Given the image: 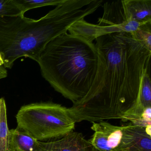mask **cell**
<instances>
[{
	"label": "cell",
	"instance_id": "8fae6325",
	"mask_svg": "<svg viewBox=\"0 0 151 151\" xmlns=\"http://www.w3.org/2000/svg\"><path fill=\"white\" fill-rule=\"evenodd\" d=\"M9 130L6 101L1 98L0 99V151H8Z\"/></svg>",
	"mask_w": 151,
	"mask_h": 151
},
{
	"label": "cell",
	"instance_id": "30bf717a",
	"mask_svg": "<svg viewBox=\"0 0 151 151\" xmlns=\"http://www.w3.org/2000/svg\"><path fill=\"white\" fill-rule=\"evenodd\" d=\"M124 1L132 21L140 24L151 22V0H124Z\"/></svg>",
	"mask_w": 151,
	"mask_h": 151
},
{
	"label": "cell",
	"instance_id": "6da1fadb",
	"mask_svg": "<svg viewBox=\"0 0 151 151\" xmlns=\"http://www.w3.org/2000/svg\"><path fill=\"white\" fill-rule=\"evenodd\" d=\"M99 55L96 79L89 92L68 110L75 122H96L124 116L139 102L149 51L126 32L95 39Z\"/></svg>",
	"mask_w": 151,
	"mask_h": 151
},
{
	"label": "cell",
	"instance_id": "52a82bcc",
	"mask_svg": "<svg viewBox=\"0 0 151 151\" xmlns=\"http://www.w3.org/2000/svg\"><path fill=\"white\" fill-rule=\"evenodd\" d=\"M36 151H98L81 132L73 131L48 142L39 141Z\"/></svg>",
	"mask_w": 151,
	"mask_h": 151
},
{
	"label": "cell",
	"instance_id": "3957f363",
	"mask_svg": "<svg viewBox=\"0 0 151 151\" xmlns=\"http://www.w3.org/2000/svg\"><path fill=\"white\" fill-rule=\"evenodd\" d=\"M37 63L43 78L74 104L87 94L94 83L99 55L93 42L66 32L47 45Z\"/></svg>",
	"mask_w": 151,
	"mask_h": 151
},
{
	"label": "cell",
	"instance_id": "9a60e30c",
	"mask_svg": "<svg viewBox=\"0 0 151 151\" xmlns=\"http://www.w3.org/2000/svg\"><path fill=\"white\" fill-rule=\"evenodd\" d=\"M23 16L17 0H0V17Z\"/></svg>",
	"mask_w": 151,
	"mask_h": 151
},
{
	"label": "cell",
	"instance_id": "5b68a950",
	"mask_svg": "<svg viewBox=\"0 0 151 151\" xmlns=\"http://www.w3.org/2000/svg\"><path fill=\"white\" fill-rule=\"evenodd\" d=\"M90 143L98 151H151V135L132 123L116 126L105 121L93 122Z\"/></svg>",
	"mask_w": 151,
	"mask_h": 151
},
{
	"label": "cell",
	"instance_id": "5bb4252c",
	"mask_svg": "<svg viewBox=\"0 0 151 151\" xmlns=\"http://www.w3.org/2000/svg\"><path fill=\"white\" fill-rule=\"evenodd\" d=\"M130 33L135 40L151 51V22L140 25Z\"/></svg>",
	"mask_w": 151,
	"mask_h": 151
},
{
	"label": "cell",
	"instance_id": "8992f818",
	"mask_svg": "<svg viewBox=\"0 0 151 151\" xmlns=\"http://www.w3.org/2000/svg\"><path fill=\"white\" fill-rule=\"evenodd\" d=\"M103 8V15L98 21L99 26L125 27L130 29L132 32L142 25L132 20L124 0L107 1L104 3Z\"/></svg>",
	"mask_w": 151,
	"mask_h": 151
},
{
	"label": "cell",
	"instance_id": "2e32d148",
	"mask_svg": "<svg viewBox=\"0 0 151 151\" xmlns=\"http://www.w3.org/2000/svg\"><path fill=\"white\" fill-rule=\"evenodd\" d=\"M8 76L7 69L6 68L0 61V80L6 78Z\"/></svg>",
	"mask_w": 151,
	"mask_h": 151
},
{
	"label": "cell",
	"instance_id": "9c48e42d",
	"mask_svg": "<svg viewBox=\"0 0 151 151\" xmlns=\"http://www.w3.org/2000/svg\"><path fill=\"white\" fill-rule=\"evenodd\" d=\"M39 141L17 127L9 130L8 151H36Z\"/></svg>",
	"mask_w": 151,
	"mask_h": 151
},
{
	"label": "cell",
	"instance_id": "7c38bea8",
	"mask_svg": "<svg viewBox=\"0 0 151 151\" xmlns=\"http://www.w3.org/2000/svg\"><path fill=\"white\" fill-rule=\"evenodd\" d=\"M137 105L144 107H151V81L150 76V62L147 63L142 78L139 102Z\"/></svg>",
	"mask_w": 151,
	"mask_h": 151
},
{
	"label": "cell",
	"instance_id": "ba28073f",
	"mask_svg": "<svg viewBox=\"0 0 151 151\" xmlns=\"http://www.w3.org/2000/svg\"><path fill=\"white\" fill-rule=\"evenodd\" d=\"M68 31L70 34L79 36L90 42L101 36L117 32H132L129 28L121 26H103L87 22L84 19L72 24Z\"/></svg>",
	"mask_w": 151,
	"mask_h": 151
},
{
	"label": "cell",
	"instance_id": "7a4b0ae2",
	"mask_svg": "<svg viewBox=\"0 0 151 151\" xmlns=\"http://www.w3.org/2000/svg\"><path fill=\"white\" fill-rule=\"evenodd\" d=\"M102 2L99 0H64L38 20L24 16L0 17V61L8 69H11L21 57L37 62L49 42L68 32L76 22L93 14Z\"/></svg>",
	"mask_w": 151,
	"mask_h": 151
},
{
	"label": "cell",
	"instance_id": "277c9868",
	"mask_svg": "<svg viewBox=\"0 0 151 151\" xmlns=\"http://www.w3.org/2000/svg\"><path fill=\"white\" fill-rule=\"evenodd\" d=\"M16 118L17 128L40 142L63 137L74 131L76 124L68 108L52 102L22 106Z\"/></svg>",
	"mask_w": 151,
	"mask_h": 151
},
{
	"label": "cell",
	"instance_id": "4fadbf2b",
	"mask_svg": "<svg viewBox=\"0 0 151 151\" xmlns=\"http://www.w3.org/2000/svg\"><path fill=\"white\" fill-rule=\"evenodd\" d=\"M64 1V0H17L23 16L31 9L47 6H57Z\"/></svg>",
	"mask_w": 151,
	"mask_h": 151
}]
</instances>
